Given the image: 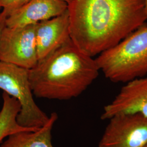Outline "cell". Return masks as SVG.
<instances>
[{
	"instance_id": "cell-1",
	"label": "cell",
	"mask_w": 147,
	"mask_h": 147,
	"mask_svg": "<svg viewBox=\"0 0 147 147\" xmlns=\"http://www.w3.org/2000/svg\"><path fill=\"white\" fill-rule=\"evenodd\" d=\"M68 10L71 40L92 57L147 22L146 0H70Z\"/></svg>"
},
{
	"instance_id": "cell-2",
	"label": "cell",
	"mask_w": 147,
	"mask_h": 147,
	"mask_svg": "<svg viewBox=\"0 0 147 147\" xmlns=\"http://www.w3.org/2000/svg\"><path fill=\"white\" fill-rule=\"evenodd\" d=\"M95 59L81 51L71 39L28 70L33 95L68 100L87 89L99 73Z\"/></svg>"
},
{
	"instance_id": "cell-3",
	"label": "cell",
	"mask_w": 147,
	"mask_h": 147,
	"mask_svg": "<svg viewBox=\"0 0 147 147\" xmlns=\"http://www.w3.org/2000/svg\"><path fill=\"white\" fill-rule=\"evenodd\" d=\"M105 78L126 83L147 75V23L95 59Z\"/></svg>"
},
{
	"instance_id": "cell-4",
	"label": "cell",
	"mask_w": 147,
	"mask_h": 147,
	"mask_svg": "<svg viewBox=\"0 0 147 147\" xmlns=\"http://www.w3.org/2000/svg\"><path fill=\"white\" fill-rule=\"evenodd\" d=\"M0 89L20 104L17 121L21 126L39 129L49 121V116L34 100L28 69L0 61Z\"/></svg>"
},
{
	"instance_id": "cell-5",
	"label": "cell",
	"mask_w": 147,
	"mask_h": 147,
	"mask_svg": "<svg viewBox=\"0 0 147 147\" xmlns=\"http://www.w3.org/2000/svg\"><path fill=\"white\" fill-rule=\"evenodd\" d=\"M36 25L6 26L0 44V61L30 70L39 62L36 40Z\"/></svg>"
},
{
	"instance_id": "cell-6",
	"label": "cell",
	"mask_w": 147,
	"mask_h": 147,
	"mask_svg": "<svg viewBox=\"0 0 147 147\" xmlns=\"http://www.w3.org/2000/svg\"><path fill=\"white\" fill-rule=\"evenodd\" d=\"M109 120L98 147H143L147 144V118L122 115Z\"/></svg>"
},
{
	"instance_id": "cell-7",
	"label": "cell",
	"mask_w": 147,
	"mask_h": 147,
	"mask_svg": "<svg viewBox=\"0 0 147 147\" xmlns=\"http://www.w3.org/2000/svg\"><path fill=\"white\" fill-rule=\"evenodd\" d=\"M125 84L113 100L104 107L102 120L122 115H140L147 118V76Z\"/></svg>"
},
{
	"instance_id": "cell-8",
	"label": "cell",
	"mask_w": 147,
	"mask_h": 147,
	"mask_svg": "<svg viewBox=\"0 0 147 147\" xmlns=\"http://www.w3.org/2000/svg\"><path fill=\"white\" fill-rule=\"evenodd\" d=\"M35 33L39 61L70 39L68 9L59 16L38 23Z\"/></svg>"
},
{
	"instance_id": "cell-9",
	"label": "cell",
	"mask_w": 147,
	"mask_h": 147,
	"mask_svg": "<svg viewBox=\"0 0 147 147\" xmlns=\"http://www.w3.org/2000/svg\"><path fill=\"white\" fill-rule=\"evenodd\" d=\"M68 9L63 0H30L6 19V26L17 27L36 25L62 14Z\"/></svg>"
},
{
	"instance_id": "cell-10",
	"label": "cell",
	"mask_w": 147,
	"mask_h": 147,
	"mask_svg": "<svg viewBox=\"0 0 147 147\" xmlns=\"http://www.w3.org/2000/svg\"><path fill=\"white\" fill-rule=\"evenodd\" d=\"M56 112H53L47 123L35 131H21L12 134L0 147H54L52 143V131L58 119Z\"/></svg>"
},
{
	"instance_id": "cell-11",
	"label": "cell",
	"mask_w": 147,
	"mask_h": 147,
	"mask_svg": "<svg viewBox=\"0 0 147 147\" xmlns=\"http://www.w3.org/2000/svg\"><path fill=\"white\" fill-rule=\"evenodd\" d=\"M2 99L3 105L0 111V143L16 132L38 129L23 127L18 123L17 117L21 110V105L18 100L4 92Z\"/></svg>"
},
{
	"instance_id": "cell-12",
	"label": "cell",
	"mask_w": 147,
	"mask_h": 147,
	"mask_svg": "<svg viewBox=\"0 0 147 147\" xmlns=\"http://www.w3.org/2000/svg\"><path fill=\"white\" fill-rule=\"evenodd\" d=\"M30 0H0V8L7 16H9L13 12L26 4Z\"/></svg>"
},
{
	"instance_id": "cell-13",
	"label": "cell",
	"mask_w": 147,
	"mask_h": 147,
	"mask_svg": "<svg viewBox=\"0 0 147 147\" xmlns=\"http://www.w3.org/2000/svg\"><path fill=\"white\" fill-rule=\"evenodd\" d=\"M7 18V16L2 11L0 12V44H1V40L2 32L6 27Z\"/></svg>"
},
{
	"instance_id": "cell-14",
	"label": "cell",
	"mask_w": 147,
	"mask_h": 147,
	"mask_svg": "<svg viewBox=\"0 0 147 147\" xmlns=\"http://www.w3.org/2000/svg\"><path fill=\"white\" fill-rule=\"evenodd\" d=\"M64 1H65V2H66L67 3H68L70 1V0H63Z\"/></svg>"
},
{
	"instance_id": "cell-15",
	"label": "cell",
	"mask_w": 147,
	"mask_h": 147,
	"mask_svg": "<svg viewBox=\"0 0 147 147\" xmlns=\"http://www.w3.org/2000/svg\"><path fill=\"white\" fill-rule=\"evenodd\" d=\"M146 10H147V0H146Z\"/></svg>"
},
{
	"instance_id": "cell-16",
	"label": "cell",
	"mask_w": 147,
	"mask_h": 147,
	"mask_svg": "<svg viewBox=\"0 0 147 147\" xmlns=\"http://www.w3.org/2000/svg\"><path fill=\"white\" fill-rule=\"evenodd\" d=\"M147 147V144H146V145H145V146H144V147Z\"/></svg>"
}]
</instances>
